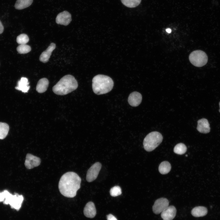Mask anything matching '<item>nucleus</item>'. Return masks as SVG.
<instances>
[{"label": "nucleus", "mask_w": 220, "mask_h": 220, "mask_svg": "<svg viewBox=\"0 0 220 220\" xmlns=\"http://www.w3.org/2000/svg\"><path fill=\"white\" fill-rule=\"evenodd\" d=\"M81 179L76 173L68 172L61 177L58 184V188L61 194L68 198H73L76 195L80 188Z\"/></svg>", "instance_id": "obj_1"}, {"label": "nucleus", "mask_w": 220, "mask_h": 220, "mask_svg": "<svg viewBox=\"0 0 220 220\" xmlns=\"http://www.w3.org/2000/svg\"><path fill=\"white\" fill-rule=\"evenodd\" d=\"M78 83L75 77L71 75L63 77L53 87V92L58 95H65L75 90Z\"/></svg>", "instance_id": "obj_2"}, {"label": "nucleus", "mask_w": 220, "mask_h": 220, "mask_svg": "<svg viewBox=\"0 0 220 220\" xmlns=\"http://www.w3.org/2000/svg\"><path fill=\"white\" fill-rule=\"evenodd\" d=\"M114 85L112 79L108 76L103 75H97L92 79L93 91L97 95L106 94L112 89Z\"/></svg>", "instance_id": "obj_3"}, {"label": "nucleus", "mask_w": 220, "mask_h": 220, "mask_svg": "<svg viewBox=\"0 0 220 220\" xmlns=\"http://www.w3.org/2000/svg\"><path fill=\"white\" fill-rule=\"evenodd\" d=\"M163 139L162 135L159 132H150L144 139L143 145L145 149L148 152L153 151L161 143Z\"/></svg>", "instance_id": "obj_4"}, {"label": "nucleus", "mask_w": 220, "mask_h": 220, "mask_svg": "<svg viewBox=\"0 0 220 220\" xmlns=\"http://www.w3.org/2000/svg\"><path fill=\"white\" fill-rule=\"evenodd\" d=\"M5 196L3 204H9L11 208L18 211L20 208L24 198L22 195L15 194L13 195L7 190L3 191Z\"/></svg>", "instance_id": "obj_5"}, {"label": "nucleus", "mask_w": 220, "mask_h": 220, "mask_svg": "<svg viewBox=\"0 0 220 220\" xmlns=\"http://www.w3.org/2000/svg\"><path fill=\"white\" fill-rule=\"evenodd\" d=\"M189 59L192 64L197 67L204 65L208 61L206 54L200 50H195L191 53L189 55Z\"/></svg>", "instance_id": "obj_6"}, {"label": "nucleus", "mask_w": 220, "mask_h": 220, "mask_svg": "<svg viewBox=\"0 0 220 220\" xmlns=\"http://www.w3.org/2000/svg\"><path fill=\"white\" fill-rule=\"evenodd\" d=\"M101 167V164L98 162L93 164L88 170L86 175V180L91 182L96 179Z\"/></svg>", "instance_id": "obj_7"}, {"label": "nucleus", "mask_w": 220, "mask_h": 220, "mask_svg": "<svg viewBox=\"0 0 220 220\" xmlns=\"http://www.w3.org/2000/svg\"><path fill=\"white\" fill-rule=\"evenodd\" d=\"M168 200L164 198H161L156 200L152 206V210L156 214L161 213L168 206Z\"/></svg>", "instance_id": "obj_8"}, {"label": "nucleus", "mask_w": 220, "mask_h": 220, "mask_svg": "<svg viewBox=\"0 0 220 220\" xmlns=\"http://www.w3.org/2000/svg\"><path fill=\"white\" fill-rule=\"evenodd\" d=\"M40 158L30 153L27 154L24 165L26 168L29 169L38 166L41 163Z\"/></svg>", "instance_id": "obj_9"}, {"label": "nucleus", "mask_w": 220, "mask_h": 220, "mask_svg": "<svg viewBox=\"0 0 220 220\" xmlns=\"http://www.w3.org/2000/svg\"><path fill=\"white\" fill-rule=\"evenodd\" d=\"M71 21V15L67 11L59 13L56 19V22L57 24L65 26L69 24Z\"/></svg>", "instance_id": "obj_10"}, {"label": "nucleus", "mask_w": 220, "mask_h": 220, "mask_svg": "<svg viewBox=\"0 0 220 220\" xmlns=\"http://www.w3.org/2000/svg\"><path fill=\"white\" fill-rule=\"evenodd\" d=\"M176 213V209L173 206H168L161 213V217L163 220H172Z\"/></svg>", "instance_id": "obj_11"}, {"label": "nucleus", "mask_w": 220, "mask_h": 220, "mask_svg": "<svg viewBox=\"0 0 220 220\" xmlns=\"http://www.w3.org/2000/svg\"><path fill=\"white\" fill-rule=\"evenodd\" d=\"M142 96L141 94L137 91L131 93L129 95L128 101L129 104L133 107H137L141 103Z\"/></svg>", "instance_id": "obj_12"}, {"label": "nucleus", "mask_w": 220, "mask_h": 220, "mask_svg": "<svg viewBox=\"0 0 220 220\" xmlns=\"http://www.w3.org/2000/svg\"><path fill=\"white\" fill-rule=\"evenodd\" d=\"M55 43H51L46 50L42 53L39 57L40 61L43 63L47 62L50 57L53 51L56 48Z\"/></svg>", "instance_id": "obj_13"}, {"label": "nucleus", "mask_w": 220, "mask_h": 220, "mask_svg": "<svg viewBox=\"0 0 220 220\" xmlns=\"http://www.w3.org/2000/svg\"><path fill=\"white\" fill-rule=\"evenodd\" d=\"M197 130L200 132L207 134L210 131L209 123L207 120L205 118L199 119L197 121Z\"/></svg>", "instance_id": "obj_14"}, {"label": "nucleus", "mask_w": 220, "mask_h": 220, "mask_svg": "<svg viewBox=\"0 0 220 220\" xmlns=\"http://www.w3.org/2000/svg\"><path fill=\"white\" fill-rule=\"evenodd\" d=\"M84 215L87 217L92 218L96 214V210L94 204L92 202L87 203L83 211Z\"/></svg>", "instance_id": "obj_15"}, {"label": "nucleus", "mask_w": 220, "mask_h": 220, "mask_svg": "<svg viewBox=\"0 0 220 220\" xmlns=\"http://www.w3.org/2000/svg\"><path fill=\"white\" fill-rule=\"evenodd\" d=\"M29 84L28 79L25 77H22L20 80L18 81L17 86L15 87V88L23 93H27L30 88Z\"/></svg>", "instance_id": "obj_16"}, {"label": "nucleus", "mask_w": 220, "mask_h": 220, "mask_svg": "<svg viewBox=\"0 0 220 220\" xmlns=\"http://www.w3.org/2000/svg\"><path fill=\"white\" fill-rule=\"evenodd\" d=\"M49 84V81L47 78H42L38 82L36 86V90L39 93H43L47 90Z\"/></svg>", "instance_id": "obj_17"}, {"label": "nucleus", "mask_w": 220, "mask_h": 220, "mask_svg": "<svg viewBox=\"0 0 220 220\" xmlns=\"http://www.w3.org/2000/svg\"><path fill=\"white\" fill-rule=\"evenodd\" d=\"M207 213V208L203 206H198L194 207L191 211L192 215L195 217H203Z\"/></svg>", "instance_id": "obj_18"}, {"label": "nucleus", "mask_w": 220, "mask_h": 220, "mask_svg": "<svg viewBox=\"0 0 220 220\" xmlns=\"http://www.w3.org/2000/svg\"><path fill=\"white\" fill-rule=\"evenodd\" d=\"M33 1V0H17L14 7L16 9H22L30 6Z\"/></svg>", "instance_id": "obj_19"}, {"label": "nucleus", "mask_w": 220, "mask_h": 220, "mask_svg": "<svg viewBox=\"0 0 220 220\" xmlns=\"http://www.w3.org/2000/svg\"><path fill=\"white\" fill-rule=\"evenodd\" d=\"M171 166L170 163L167 161L161 162L159 167V170L160 174H165L168 173L170 170Z\"/></svg>", "instance_id": "obj_20"}, {"label": "nucleus", "mask_w": 220, "mask_h": 220, "mask_svg": "<svg viewBox=\"0 0 220 220\" xmlns=\"http://www.w3.org/2000/svg\"><path fill=\"white\" fill-rule=\"evenodd\" d=\"M9 127L6 123L0 122V139L5 138L8 134Z\"/></svg>", "instance_id": "obj_21"}, {"label": "nucleus", "mask_w": 220, "mask_h": 220, "mask_svg": "<svg viewBox=\"0 0 220 220\" xmlns=\"http://www.w3.org/2000/svg\"><path fill=\"white\" fill-rule=\"evenodd\" d=\"M186 150L187 147L185 145L181 143L177 144L174 148V152L179 155H182L184 154Z\"/></svg>", "instance_id": "obj_22"}, {"label": "nucleus", "mask_w": 220, "mask_h": 220, "mask_svg": "<svg viewBox=\"0 0 220 220\" xmlns=\"http://www.w3.org/2000/svg\"><path fill=\"white\" fill-rule=\"evenodd\" d=\"M121 1L127 7L134 8L138 6L140 3L141 0H121Z\"/></svg>", "instance_id": "obj_23"}, {"label": "nucleus", "mask_w": 220, "mask_h": 220, "mask_svg": "<svg viewBox=\"0 0 220 220\" xmlns=\"http://www.w3.org/2000/svg\"><path fill=\"white\" fill-rule=\"evenodd\" d=\"M18 52L20 54H25L30 52L31 50V47L26 44H20L17 48Z\"/></svg>", "instance_id": "obj_24"}, {"label": "nucleus", "mask_w": 220, "mask_h": 220, "mask_svg": "<svg viewBox=\"0 0 220 220\" xmlns=\"http://www.w3.org/2000/svg\"><path fill=\"white\" fill-rule=\"evenodd\" d=\"M29 41V38L27 35L25 34H21L18 35L16 38L17 43L20 44H25Z\"/></svg>", "instance_id": "obj_25"}, {"label": "nucleus", "mask_w": 220, "mask_h": 220, "mask_svg": "<svg viewBox=\"0 0 220 220\" xmlns=\"http://www.w3.org/2000/svg\"><path fill=\"white\" fill-rule=\"evenodd\" d=\"M110 195L113 197H116L120 195L122 193V190L119 186H115L110 190Z\"/></svg>", "instance_id": "obj_26"}, {"label": "nucleus", "mask_w": 220, "mask_h": 220, "mask_svg": "<svg viewBox=\"0 0 220 220\" xmlns=\"http://www.w3.org/2000/svg\"><path fill=\"white\" fill-rule=\"evenodd\" d=\"M107 220H117L116 217L111 214H109L107 216Z\"/></svg>", "instance_id": "obj_27"}, {"label": "nucleus", "mask_w": 220, "mask_h": 220, "mask_svg": "<svg viewBox=\"0 0 220 220\" xmlns=\"http://www.w3.org/2000/svg\"><path fill=\"white\" fill-rule=\"evenodd\" d=\"M5 199V196L4 192L0 193V202H3Z\"/></svg>", "instance_id": "obj_28"}, {"label": "nucleus", "mask_w": 220, "mask_h": 220, "mask_svg": "<svg viewBox=\"0 0 220 220\" xmlns=\"http://www.w3.org/2000/svg\"><path fill=\"white\" fill-rule=\"evenodd\" d=\"M4 30V27L3 26L0 20V34L2 33Z\"/></svg>", "instance_id": "obj_29"}, {"label": "nucleus", "mask_w": 220, "mask_h": 220, "mask_svg": "<svg viewBox=\"0 0 220 220\" xmlns=\"http://www.w3.org/2000/svg\"><path fill=\"white\" fill-rule=\"evenodd\" d=\"M166 31L168 33H170L171 31V30L169 28H167L166 29Z\"/></svg>", "instance_id": "obj_30"}, {"label": "nucleus", "mask_w": 220, "mask_h": 220, "mask_svg": "<svg viewBox=\"0 0 220 220\" xmlns=\"http://www.w3.org/2000/svg\"><path fill=\"white\" fill-rule=\"evenodd\" d=\"M219 106H220V102L219 103ZM219 112H220V109H219Z\"/></svg>", "instance_id": "obj_31"}]
</instances>
